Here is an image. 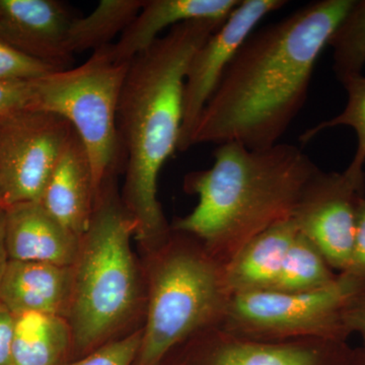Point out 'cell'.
Instances as JSON below:
<instances>
[{
    "label": "cell",
    "instance_id": "52a82bcc",
    "mask_svg": "<svg viewBox=\"0 0 365 365\" xmlns=\"http://www.w3.org/2000/svg\"><path fill=\"white\" fill-rule=\"evenodd\" d=\"M365 292V280L338 274L328 287L309 292H249L232 297L222 325L227 332L262 342L347 341L344 314Z\"/></svg>",
    "mask_w": 365,
    "mask_h": 365
},
{
    "label": "cell",
    "instance_id": "6da1fadb",
    "mask_svg": "<svg viewBox=\"0 0 365 365\" xmlns=\"http://www.w3.org/2000/svg\"><path fill=\"white\" fill-rule=\"evenodd\" d=\"M354 0H318L256 29L208 101L191 138L250 150L279 143L302 111L317 62Z\"/></svg>",
    "mask_w": 365,
    "mask_h": 365
},
{
    "label": "cell",
    "instance_id": "5bb4252c",
    "mask_svg": "<svg viewBox=\"0 0 365 365\" xmlns=\"http://www.w3.org/2000/svg\"><path fill=\"white\" fill-rule=\"evenodd\" d=\"M6 242L9 260L40 262L71 267L81 239L53 218L40 202L6 208Z\"/></svg>",
    "mask_w": 365,
    "mask_h": 365
},
{
    "label": "cell",
    "instance_id": "4dcf8cb0",
    "mask_svg": "<svg viewBox=\"0 0 365 365\" xmlns=\"http://www.w3.org/2000/svg\"><path fill=\"white\" fill-rule=\"evenodd\" d=\"M0 207H1V193H0Z\"/></svg>",
    "mask_w": 365,
    "mask_h": 365
},
{
    "label": "cell",
    "instance_id": "7402d4cb",
    "mask_svg": "<svg viewBox=\"0 0 365 365\" xmlns=\"http://www.w3.org/2000/svg\"><path fill=\"white\" fill-rule=\"evenodd\" d=\"M347 93V104L337 116L314 125L299 137L302 143H307L327 129L347 126L356 134L357 145L354 157L346 173L353 177L365 178V76H355L342 83Z\"/></svg>",
    "mask_w": 365,
    "mask_h": 365
},
{
    "label": "cell",
    "instance_id": "ba28073f",
    "mask_svg": "<svg viewBox=\"0 0 365 365\" xmlns=\"http://www.w3.org/2000/svg\"><path fill=\"white\" fill-rule=\"evenodd\" d=\"M72 132L63 118L34 108L0 119L2 208L39 202Z\"/></svg>",
    "mask_w": 365,
    "mask_h": 365
},
{
    "label": "cell",
    "instance_id": "9c48e42d",
    "mask_svg": "<svg viewBox=\"0 0 365 365\" xmlns=\"http://www.w3.org/2000/svg\"><path fill=\"white\" fill-rule=\"evenodd\" d=\"M365 197V178L318 169L307 182L297 207L295 225L337 273L349 266L355 222Z\"/></svg>",
    "mask_w": 365,
    "mask_h": 365
},
{
    "label": "cell",
    "instance_id": "d4e9b609",
    "mask_svg": "<svg viewBox=\"0 0 365 365\" xmlns=\"http://www.w3.org/2000/svg\"><path fill=\"white\" fill-rule=\"evenodd\" d=\"M35 81H0V119L34 107Z\"/></svg>",
    "mask_w": 365,
    "mask_h": 365
},
{
    "label": "cell",
    "instance_id": "603a6c76",
    "mask_svg": "<svg viewBox=\"0 0 365 365\" xmlns=\"http://www.w3.org/2000/svg\"><path fill=\"white\" fill-rule=\"evenodd\" d=\"M141 339L143 327L66 365H133L140 348Z\"/></svg>",
    "mask_w": 365,
    "mask_h": 365
},
{
    "label": "cell",
    "instance_id": "4fadbf2b",
    "mask_svg": "<svg viewBox=\"0 0 365 365\" xmlns=\"http://www.w3.org/2000/svg\"><path fill=\"white\" fill-rule=\"evenodd\" d=\"M96 199L90 158L73 130L39 202L53 218L81 239L90 227Z\"/></svg>",
    "mask_w": 365,
    "mask_h": 365
},
{
    "label": "cell",
    "instance_id": "277c9868",
    "mask_svg": "<svg viewBox=\"0 0 365 365\" xmlns=\"http://www.w3.org/2000/svg\"><path fill=\"white\" fill-rule=\"evenodd\" d=\"M116 175L108 178L98 192L72 266L73 292L67 321L72 349L83 356L116 340L137 309L145 311L144 273L131 249L135 227L118 191Z\"/></svg>",
    "mask_w": 365,
    "mask_h": 365
},
{
    "label": "cell",
    "instance_id": "83f0119b",
    "mask_svg": "<svg viewBox=\"0 0 365 365\" xmlns=\"http://www.w3.org/2000/svg\"><path fill=\"white\" fill-rule=\"evenodd\" d=\"M14 321L13 313L0 302V365H13Z\"/></svg>",
    "mask_w": 365,
    "mask_h": 365
},
{
    "label": "cell",
    "instance_id": "8992f818",
    "mask_svg": "<svg viewBox=\"0 0 365 365\" xmlns=\"http://www.w3.org/2000/svg\"><path fill=\"white\" fill-rule=\"evenodd\" d=\"M128 66L113 58L109 45L76 68L35 81L34 109L58 115L71 125L90 158L97 197L122 165L117 113Z\"/></svg>",
    "mask_w": 365,
    "mask_h": 365
},
{
    "label": "cell",
    "instance_id": "cb8c5ba5",
    "mask_svg": "<svg viewBox=\"0 0 365 365\" xmlns=\"http://www.w3.org/2000/svg\"><path fill=\"white\" fill-rule=\"evenodd\" d=\"M55 71L0 40V81H35Z\"/></svg>",
    "mask_w": 365,
    "mask_h": 365
},
{
    "label": "cell",
    "instance_id": "ffe728a7",
    "mask_svg": "<svg viewBox=\"0 0 365 365\" xmlns=\"http://www.w3.org/2000/svg\"><path fill=\"white\" fill-rule=\"evenodd\" d=\"M338 274L313 242L299 230L271 290L288 294L314 292L328 287Z\"/></svg>",
    "mask_w": 365,
    "mask_h": 365
},
{
    "label": "cell",
    "instance_id": "ac0fdd59",
    "mask_svg": "<svg viewBox=\"0 0 365 365\" xmlns=\"http://www.w3.org/2000/svg\"><path fill=\"white\" fill-rule=\"evenodd\" d=\"M71 349L67 319L37 312L14 314L13 365H63Z\"/></svg>",
    "mask_w": 365,
    "mask_h": 365
},
{
    "label": "cell",
    "instance_id": "8fae6325",
    "mask_svg": "<svg viewBox=\"0 0 365 365\" xmlns=\"http://www.w3.org/2000/svg\"><path fill=\"white\" fill-rule=\"evenodd\" d=\"M176 349L182 365H352L347 341L300 339L262 342L220 328L199 332Z\"/></svg>",
    "mask_w": 365,
    "mask_h": 365
},
{
    "label": "cell",
    "instance_id": "7c38bea8",
    "mask_svg": "<svg viewBox=\"0 0 365 365\" xmlns=\"http://www.w3.org/2000/svg\"><path fill=\"white\" fill-rule=\"evenodd\" d=\"M73 16L56 0H0V40L55 71L68 69Z\"/></svg>",
    "mask_w": 365,
    "mask_h": 365
},
{
    "label": "cell",
    "instance_id": "7a4b0ae2",
    "mask_svg": "<svg viewBox=\"0 0 365 365\" xmlns=\"http://www.w3.org/2000/svg\"><path fill=\"white\" fill-rule=\"evenodd\" d=\"M225 21L173 26L129 61L117 113L125 170L121 198L133 220L134 240L146 254L163 246L172 232L158 202V182L165 162L178 150L190 60Z\"/></svg>",
    "mask_w": 365,
    "mask_h": 365
},
{
    "label": "cell",
    "instance_id": "5b68a950",
    "mask_svg": "<svg viewBox=\"0 0 365 365\" xmlns=\"http://www.w3.org/2000/svg\"><path fill=\"white\" fill-rule=\"evenodd\" d=\"M146 257L143 339L134 364L163 365L190 338L222 325L232 295L225 266L193 235L172 228Z\"/></svg>",
    "mask_w": 365,
    "mask_h": 365
},
{
    "label": "cell",
    "instance_id": "f1b7e54d",
    "mask_svg": "<svg viewBox=\"0 0 365 365\" xmlns=\"http://www.w3.org/2000/svg\"><path fill=\"white\" fill-rule=\"evenodd\" d=\"M6 209L0 207V282L9 262L6 242Z\"/></svg>",
    "mask_w": 365,
    "mask_h": 365
},
{
    "label": "cell",
    "instance_id": "9a60e30c",
    "mask_svg": "<svg viewBox=\"0 0 365 365\" xmlns=\"http://www.w3.org/2000/svg\"><path fill=\"white\" fill-rule=\"evenodd\" d=\"M72 292V266L9 260L0 282V302L14 316L37 312L67 319Z\"/></svg>",
    "mask_w": 365,
    "mask_h": 365
},
{
    "label": "cell",
    "instance_id": "484cf974",
    "mask_svg": "<svg viewBox=\"0 0 365 365\" xmlns=\"http://www.w3.org/2000/svg\"><path fill=\"white\" fill-rule=\"evenodd\" d=\"M348 272L365 280V197L360 201L355 222L354 239Z\"/></svg>",
    "mask_w": 365,
    "mask_h": 365
},
{
    "label": "cell",
    "instance_id": "30bf717a",
    "mask_svg": "<svg viewBox=\"0 0 365 365\" xmlns=\"http://www.w3.org/2000/svg\"><path fill=\"white\" fill-rule=\"evenodd\" d=\"M287 4L283 0H242L194 53L185 76L178 150L182 153L191 148L192 135L199 118L242 43L266 16Z\"/></svg>",
    "mask_w": 365,
    "mask_h": 365
},
{
    "label": "cell",
    "instance_id": "4316f807",
    "mask_svg": "<svg viewBox=\"0 0 365 365\" xmlns=\"http://www.w3.org/2000/svg\"><path fill=\"white\" fill-rule=\"evenodd\" d=\"M343 321L348 335L357 334L362 341L360 347L365 350V292L347 307Z\"/></svg>",
    "mask_w": 365,
    "mask_h": 365
},
{
    "label": "cell",
    "instance_id": "d6986e66",
    "mask_svg": "<svg viewBox=\"0 0 365 365\" xmlns=\"http://www.w3.org/2000/svg\"><path fill=\"white\" fill-rule=\"evenodd\" d=\"M145 0H102L90 14L74 18L69 28L67 47L72 55L95 52L112 45L130 26Z\"/></svg>",
    "mask_w": 365,
    "mask_h": 365
},
{
    "label": "cell",
    "instance_id": "2e32d148",
    "mask_svg": "<svg viewBox=\"0 0 365 365\" xmlns=\"http://www.w3.org/2000/svg\"><path fill=\"white\" fill-rule=\"evenodd\" d=\"M240 0H145L130 26L110 45L113 58L129 62L158 39L165 29L195 20H227Z\"/></svg>",
    "mask_w": 365,
    "mask_h": 365
},
{
    "label": "cell",
    "instance_id": "f546056e",
    "mask_svg": "<svg viewBox=\"0 0 365 365\" xmlns=\"http://www.w3.org/2000/svg\"><path fill=\"white\" fill-rule=\"evenodd\" d=\"M352 365H365V350L364 348H353Z\"/></svg>",
    "mask_w": 365,
    "mask_h": 365
},
{
    "label": "cell",
    "instance_id": "44dd1931",
    "mask_svg": "<svg viewBox=\"0 0 365 365\" xmlns=\"http://www.w3.org/2000/svg\"><path fill=\"white\" fill-rule=\"evenodd\" d=\"M333 71L341 83L362 76L365 66V0H354L329 41Z\"/></svg>",
    "mask_w": 365,
    "mask_h": 365
},
{
    "label": "cell",
    "instance_id": "3957f363",
    "mask_svg": "<svg viewBox=\"0 0 365 365\" xmlns=\"http://www.w3.org/2000/svg\"><path fill=\"white\" fill-rule=\"evenodd\" d=\"M213 158L210 169L185 176V191L198 204L170 227L195 237L225 266L256 235L292 217L319 168L297 146L281 143L263 150L220 144Z\"/></svg>",
    "mask_w": 365,
    "mask_h": 365
},
{
    "label": "cell",
    "instance_id": "e0dca14e",
    "mask_svg": "<svg viewBox=\"0 0 365 365\" xmlns=\"http://www.w3.org/2000/svg\"><path fill=\"white\" fill-rule=\"evenodd\" d=\"M297 234L299 228L292 217L252 239L225 266V284L230 295L272 289Z\"/></svg>",
    "mask_w": 365,
    "mask_h": 365
}]
</instances>
